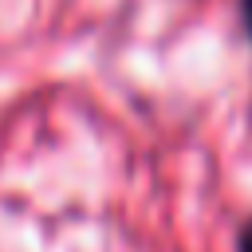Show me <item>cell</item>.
Segmentation results:
<instances>
[{
	"mask_svg": "<svg viewBox=\"0 0 252 252\" xmlns=\"http://www.w3.org/2000/svg\"><path fill=\"white\" fill-rule=\"evenodd\" d=\"M236 252H252V217L240 224V232H236Z\"/></svg>",
	"mask_w": 252,
	"mask_h": 252,
	"instance_id": "6da1fadb",
	"label": "cell"
},
{
	"mask_svg": "<svg viewBox=\"0 0 252 252\" xmlns=\"http://www.w3.org/2000/svg\"><path fill=\"white\" fill-rule=\"evenodd\" d=\"M240 24H244V32L252 39V0H240Z\"/></svg>",
	"mask_w": 252,
	"mask_h": 252,
	"instance_id": "7a4b0ae2",
	"label": "cell"
}]
</instances>
